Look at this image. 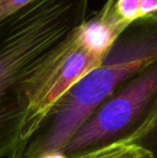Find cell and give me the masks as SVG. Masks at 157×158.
I'll use <instances>...</instances> for the list:
<instances>
[{
    "instance_id": "cell-4",
    "label": "cell",
    "mask_w": 157,
    "mask_h": 158,
    "mask_svg": "<svg viewBox=\"0 0 157 158\" xmlns=\"http://www.w3.org/2000/svg\"><path fill=\"white\" fill-rule=\"evenodd\" d=\"M103 56L82 44L76 35L71 48L30 106L24 124L22 141L36 130L55 102L84 75L98 66Z\"/></svg>"
},
{
    "instance_id": "cell-2",
    "label": "cell",
    "mask_w": 157,
    "mask_h": 158,
    "mask_svg": "<svg viewBox=\"0 0 157 158\" xmlns=\"http://www.w3.org/2000/svg\"><path fill=\"white\" fill-rule=\"evenodd\" d=\"M156 60L157 13L132 22L119 33L100 64L55 102L8 158H40L59 151L114 90Z\"/></svg>"
},
{
    "instance_id": "cell-7",
    "label": "cell",
    "mask_w": 157,
    "mask_h": 158,
    "mask_svg": "<svg viewBox=\"0 0 157 158\" xmlns=\"http://www.w3.org/2000/svg\"><path fill=\"white\" fill-rule=\"evenodd\" d=\"M131 144L140 146L150 153L152 158H157V115L151 126L143 135L136 139Z\"/></svg>"
},
{
    "instance_id": "cell-1",
    "label": "cell",
    "mask_w": 157,
    "mask_h": 158,
    "mask_svg": "<svg viewBox=\"0 0 157 158\" xmlns=\"http://www.w3.org/2000/svg\"><path fill=\"white\" fill-rule=\"evenodd\" d=\"M89 0H35L0 21V158L22 142L30 106L88 19Z\"/></svg>"
},
{
    "instance_id": "cell-5",
    "label": "cell",
    "mask_w": 157,
    "mask_h": 158,
    "mask_svg": "<svg viewBox=\"0 0 157 158\" xmlns=\"http://www.w3.org/2000/svg\"><path fill=\"white\" fill-rule=\"evenodd\" d=\"M157 13V0H105L95 16L119 35L132 22Z\"/></svg>"
},
{
    "instance_id": "cell-3",
    "label": "cell",
    "mask_w": 157,
    "mask_h": 158,
    "mask_svg": "<svg viewBox=\"0 0 157 158\" xmlns=\"http://www.w3.org/2000/svg\"><path fill=\"white\" fill-rule=\"evenodd\" d=\"M156 115L157 60L114 90L59 152L67 158H83L130 144L147 131Z\"/></svg>"
},
{
    "instance_id": "cell-8",
    "label": "cell",
    "mask_w": 157,
    "mask_h": 158,
    "mask_svg": "<svg viewBox=\"0 0 157 158\" xmlns=\"http://www.w3.org/2000/svg\"><path fill=\"white\" fill-rule=\"evenodd\" d=\"M35 0H0V21L23 9Z\"/></svg>"
},
{
    "instance_id": "cell-6",
    "label": "cell",
    "mask_w": 157,
    "mask_h": 158,
    "mask_svg": "<svg viewBox=\"0 0 157 158\" xmlns=\"http://www.w3.org/2000/svg\"><path fill=\"white\" fill-rule=\"evenodd\" d=\"M83 158H152L149 152L136 144L115 145Z\"/></svg>"
}]
</instances>
